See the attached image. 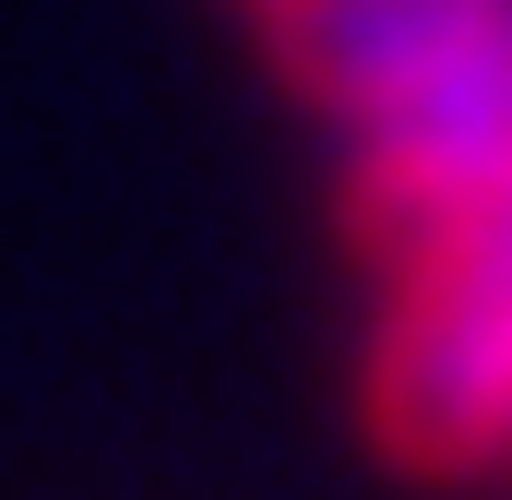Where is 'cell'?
<instances>
[{
  "instance_id": "6da1fadb",
  "label": "cell",
  "mask_w": 512,
  "mask_h": 500,
  "mask_svg": "<svg viewBox=\"0 0 512 500\" xmlns=\"http://www.w3.org/2000/svg\"><path fill=\"white\" fill-rule=\"evenodd\" d=\"M501 167H512V12L477 48H453L429 84H405L382 120L346 131V239L370 262H405Z\"/></svg>"
},
{
  "instance_id": "7a4b0ae2",
  "label": "cell",
  "mask_w": 512,
  "mask_h": 500,
  "mask_svg": "<svg viewBox=\"0 0 512 500\" xmlns=\"http://www.w3.org/2000/svg\"><path fill=\"white\" fill-rule=\"evenodd\" d=\"M512 0H274L262 48L322 120H382L405 84H429L453 48H477Z\"/></svg>"
},
{
  "instance_id": "3957f363",
  "label": "cell",
  "mask_w": 512,
  "mask_h": 500,
  "mask_svg": "<svg viewBox=\"0 0 512 500\" xmlns=\"http://www.w3.org/2000/svg\"><path fill=\"white\" fill-rule=\"evenodd\" d=\"M251 12H274V0H251Z\"/></svg>"
}]
</instances>
